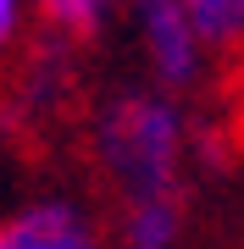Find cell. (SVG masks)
<instances>
[{"mask_svg": "<svg viewBox=\"0 0 244 249\" xmlns=\"http://www.w3.org/2000/svg\"><path fill=\"white\" fill-rule=\"evenodd\" d=\"M28 22H34V0H0V55H11L28 39Z\"/></svg>", "mask_w": 244, "mask_h": 249, "instance_id": "obj_7", "label": "cell"}, {"mask_svg": "<svg viewBox=\"0 0 244 249\" xmlns=\"http://www.w3.org/2000/svg\"><path fill=\"white\" fill-rule=\"evenodd\" d=\"M189 11L217 50H244V0H189Z\"/></svg>", "mask_w": 244, "mask_h": 249, "instance_id": "obj_6", "label": "cell"}, {"mask_svg": "<svg viewBox=\"0 0 244 249\" xmlns=\"http://www.w3.org/2000/svg\"><path fill=\"white\" fill-rule=\"evenodd\" d=\"M100 216L78 194H39L22 199L17 211L0 222V249H94Z\"/></svg>", "mask_w": 244, "mask_h": 249, "instance_id": "obj_3", "label": "cell"}, {"mask_svg": "<svg viewBox=\"0 0 244 249\" xmlns=\"http://www.w3.org/2000/svg\"><path fill=\"white\" fill-rule=\"evenodd\" d=\"M122 0H34V17L50 28V34H67V39H94L100 28L111 22Z\"/></svg>", "mask_w": 244, "mask_h": 249, "instance_id": "obj_5", "label": "cell"}, {"mask_svg": "<svg viewBox=\"0 0 244 249\" xmlns=\"http://www.w3.org/2000/svg\"><path fill=\"white\" fill-rule=\"evenodd\" d=\"M128 22H133V45L150 83H161L183 100L206 89L217 45L206 39L189 0H128Z\"/></svg>", "mask_w": 244, "mask_h": 249, "instance_id": "obj_2", "label": "cell"}, {"mask_svg": "<svg viewBox=\"0 0 244 249\" xmlns=\"http://www.w3.org/2000/svg\"><path fill=\"white\" fill-rule=\"evenodd\" d=\"M189 150H194V116L183 94L150 78L111 89L89 116V155L117 205L150 194H183Z\"/></svg>", "mask_w": 244, "mask_h": 249, "instance_id": "obj_1", "label": "cell"}, {"mask_svg": "<svg viewBox=\"0 0 244 249\" xmlns=\"http://www.w3.org/2000/svg\"><path fill=\"white\" fill-rule=\"evenodd\" d=\"M117 238L128 249H172L183 238V194H150L117 205Z\"/></svg>", "mask_w": 244, "mask_h": 249, "instance_id": "obj_4", "label": "cell"}]
</instances>
